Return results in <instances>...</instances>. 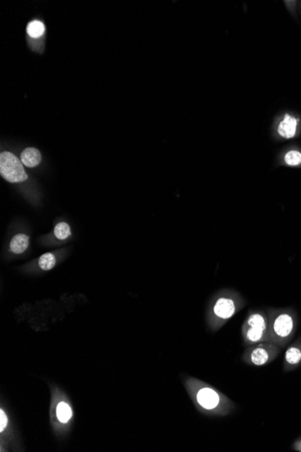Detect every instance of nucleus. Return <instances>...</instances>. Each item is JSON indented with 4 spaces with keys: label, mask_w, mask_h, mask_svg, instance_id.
Instances as JSON below:
<instances>
[{
    "label": "nucleus",
    "mask_w": 301,
    "mask_h": 452,
    "mask_svg": "<svg viewBox=\"0 0 301 452\" xmlns=\"http://www.w3.org/2000/svg\"><path fill=\"white\" fill-rule=\"evenodd\" d=\"M29 245V237L24 234H18L15 237L10 243V250L15 254H21L25 252Z\"/></svg>",
    "instance_id": "obj_8"
},
{
    "label": "nucleus",
    "mask_w": 301,
    "mask_h": 452,
    "mask_svg": "<svg viewBox=\"0 0 301 452\" xmlns=\"http://www.w3.org/2000/svg\"><path fill=\"white\" fill-rule=\"evenodd\" d=\"M297 130V120L291 116L285 115L284 119L279 123L278 132L284 138H291L295 136Z\"/></svg>",
    "instance_id": "obj_6"
},
{
    "label": "nucleus",
    "mask_w": 301,
    "mask_h": 452,
    "mask_svg": "<svg viewBox=\"0 0 301 452\" xmlns=\"http://www.w3.org/2000/svg\"><path fill=\"white\" fill-rule=\"evenodd\" d=\"M251 360L254 365L262 366L267 362L269 360V354L265 349L258 348L253 350L251 355Z\"/></svg>",
    "instance_id": "obj_11"
},
{
    "label": "nucleus",
    "mask_w": 301,
    "mask_h": 452,
    "mask_svg": "<svg viewBox=\"0 0 301 452\" xmlns=\"http://www.w3.org/2000/svg\"><path fill=\"white\" fill-rule=\"evenodd\" d=\"M197 399L198 404L208 410L216 408L219 404V396L216 391L208 387L201 389L197 393Z\"/></svg>",
    "instance_id": "obj_3"
},
{
    "label": "nucleus",
    "mask_w": 301,
    "mask_h": 452,
    "mask_svg": "<svg viewBox=\"0 0 301 452\" xmlns=\"http://www.w3.org/2000/svg\"><path fill=\"white\" fill-rule=\"evenodd\" d=\"M0 174L6 181L12 183L25 182L28 178L22 162L9 152L0 155Z\"/></svg>",
    "instance_id": "obj_1"
},
{
    "label": "nucleus",
    "mask_w": 301,
    "mask_h": 452,
    "mask_svg": "<svg viewBox=\"0 0 301 452\" xmlns=\"http://www.w3.org/2000/svg\"><path fill=\"white\" fill-rule=\"evenodd\" d=\"M293 329V321L288 314H282L274 323V331L279 337H286Z\"/></svg>",
    "instance_id": "obj_5"
},
{
    "label": "nucleus",
    "mask_w": 301,
    "mask_h": 452,
    "mask_svg": "<svg viewBox=\"0 0 301 452\" xmlns=\"http://www.w3.org/2000/svg\"><path fill=\"white\" fill-rule=\"evenodd\" d=\"M285 162L289 165H298L301 163V153L297 151H290L285 156Z\"/></svg>",
    "instance_id": "obj_15"
},
{
    "label": "nucleus",
    "mask_w": 301,
    "mask_h": 452,
    "mask_svg": "<svg viewBox=\"0 0 301 452\" xmlns=\"http://www.w3.org/2000/svg\"><path fill=\"white\" fill-rule=\"evenodd\" d=\"M54 234H55L57 238L64 240L71 236V228L67 223H59L56 225L55 229H54Z\"/></svg>",
    "instance_id": "obj_13"
},
{
    "label": "nucleus",
    "mask_w": 301,
    "mask_h": 452,
    "mask_svg": "<svg viewBox=\"0 0 301 452\" xmlns=\"http://www.w3.org/2000/svg\"><path fill=\"white\" fill-rule=\"evenodd\" d=\"M235 307L233 300L227 298H220L214 307V312L221 319H229L234 315Z\"/></svg>",
    "instance_id": "obj_4"
},
{
    "label": "nucleus",
    "mask_w": 301,
    "mask_h": 452,
    "mask_svg": "<svg viewBox=\"0 0 301 452\" xmlns=\"http://www.w3.org/2000/svg\"><path fill=\"white\" fill-rule=\"evenodd\" d=\"M285 359H286L287 362L291 364V365L298 363L301 360L300 350L297 348H290L287 350Z\"/></svg>",
    "instance_id": "obj_14"
},
{
    "label": "nucleus",
    "mask_w": 301,
    "mask_h": 452,
    "mask_svg": "<svg viewBox=\"0 0 301 452\" xmlns=\"http://www.w3.org/2000/svg\"><path fill=\"white\" fill-rule=\"evenodd\" d=\"M56 259L54 256L51 253L45 254L39 259V267H41L42 270L49 271L52 269L55 266Z\"/></svg>",
    "instance_id": "obj_12"
},
{
    "label": "nucleus",
    "mask_w": 301,
    "mask_h": 452,
    "mask_svg": "<svg viewBox=\"0 0 301 452\" xmlns=\"http://www.w3.org/2000/svg\"><path fill=\"white\" fill-rule=\"evenodd\" d=\"M41 153L39 152L37 149L30 147L25 149L21 154V162L23 164L29 168L37 166L38 164L41 163Z\"/></svg>",
    "instance_id": "obj_7"
},
{
    "label": "nucleus",
    "mask_w": 301,
    "mask_h": 452,
    "mask_svg": "<svg viewBox=\"0 0 301 452\" xmlns=\"http://www.w3.org/2000/svg\"><path fill=\"white\" fill-rule=\"evenodd\" d=\"M28 35L32 38L41 37L45 33V25L38 20H34L33 22L29 23L26 28Z\"/></svg>",
    "instance_id": "obj_10"
},
{
    "label": "nucleus",
    "mask_w": 301,
    "mask_h": 452,
    "mask_svg": "<svg viewBox=\"0 0 301 452\" xmlns=\"http://www.w3.org/2000/svg\"><path fill=\"white\" fill-rule=\"evenodd\" d=\"M250 329L246 337L252 342L260 341L266 330V322L260 314H253L248 319Z\"/></svg>",
    "instance_id": "obj_2"
},
{
    "label": "nucleus",
    "mask_w": 301,
    "mask_h": 452,
    "mask_svg": "<svg viewBox=\"0 0 301 452\" xmlns=\"http://www.w3.org/2000/svg\"><path fill=\"white\" fill-rule=\"evenodd\" d=\"M56 413H57V418L59 419L61 423H66L67 422H69V420L71 419V416H72L71 408L70 407L69 404L64 403V402H61L58 404L57 410H56Z\"/></svg>",
    "instance_id": "obj_9"
},
{
    "label": "nucleus",
    "mask_w": 301,
    "mask_h": 452,
    "mask_svg": "<svg viewBox=\"0 0 301 452\" xmlns=\"http://www.w3.org/2000/svg\"><path fill=\"white\" fill-rule=\"evenodd\" d=\"M0 421H1V423H0V430L3 431L6 429L7 425H8V417H7V415H5L3 410L0 411Z\"/></svg>",
    "instance_id": "obj_16"
}]
</instances>
